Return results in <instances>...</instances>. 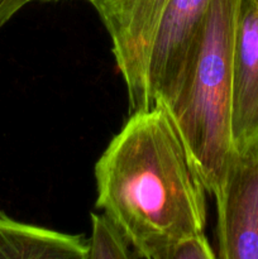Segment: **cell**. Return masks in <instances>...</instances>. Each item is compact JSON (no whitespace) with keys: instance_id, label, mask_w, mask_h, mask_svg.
<instances>
[{"instance_id":"obj_1","label":"cell","mask_w":258,"mask_h":259,"mask_svg":"<svg viewBox=\"0 0 258 259\" xmlns=\"http://www.w3.org/2000/svg\"><path fill=\"white\" fill-rule=\"evenodd\" d=\"M94 175L96 207L123 230L137 257L162 259L174 243L204 233L207 191L162 108L131 113Z\"/></svg>"},{"instance_id":"obj_2","label":"cell","mask_w":258,"mask_h":259,"mask_svg":"<svg viewBox=\"0 0 258 259\" xmlns=\"http://www.w3.org/2000/svg\"><path fill=\"white\" fill-rule=\"evenodd\" d=\"M239 0H214L204 34L168 114L207 194L234 156L230 132L233 46Z\"/></svg>"},{"instance_id":"obj_3","label":"cell","mask_w":258,"mask_h":259,"mask_svg":"<svg viewBox=\"0 0 258 259\" xmlns=\"http://www.w3.org/2000/svg\"><path fill=\"white\" fill-rule=\"evenodd\" d=\"M214 0H168L148 58L151 108L167 109L176 98L204 34Z\"/></svg>"},{"instance_id":"obj_4","label":"cell","mask_w":258,"mask_h":259,"mask_svg":"<svg viewBox=\"0 0 258 259\" xmlns=\"http://www.w3.org/2000/svg\"><path fill=\"white\" fill-rule=\"evenodd\" d=\"M111 39L115 65L123 77L129 111L151 108L148 58L152 40L168 0H88Z\"/></svg>"},{"instance_id":"obj_5","label":"cell","mask_w":258,"mask_h":259,"mask_svg":"<svg viewBox=\"0 0 258 259\" xmlns=\"http://www.w3.org/2000/svg\"><path fill=\"white\" fill-rule=\"evenodd\" d=\"M217 202V258L258 259V156L234 153Z\"/></svg>"},{"instance_id":"obj_6","label":"cell","mask_w":258,"mask_h":259,"mask_svg":"<svg viewBox=\"0 0 258 259\" xmlns=\"http://www.w3.org/2000/svg\"><path fill=\"white\" fill-rule=\"evenodd\" d=\"M230 132L235 153L258 156V0H239L238 7Z\"/></svg>"},{"instance_id":"obj_7","label":"cell","mask_w":258,"mask_h":259,"mask_svg":"<svg viewBox=\"0 0 258 259\" xmlns=\"http://www.w3.org/2000/svg\"><path fill=\"white\" fill-rule=\"evenodd\" d=\"M83 235L25 224L0 211V259H88Z\"/></svg>"},{"instance_id":"obj_8","label":"cell","mask_w":258,"mask_h":259,"mask_svg":"<svg viewBox=\"0 0 258 259\" xmlns=\"http://www.w3.org/2000/svg\"><path fill=\"white\" fill-rule=\"evenodd\" d=\"M91 237L88 240V259H131L137 257L131 242L110 217L91 212Z\"/></svg>"},{"instance_id":"obj_9","label":"cell","mask_w":258,"mask_h":259,"mask_svg":"<svg viewBox=\"0 0 258 259\" xmlns=\"http://www.w3.org/2000/svg\"><path fill=\"white\" fill-rule=\"evenodd\" d=\"M217 253L204 233L190 235L174 243L162 259H215Z\"/></svg>"},{"instance_id":"obj_10","label":"cell","mask_w":258,"mask_h":259,"mask_svg":"<svg viewBox=\"0 0 258 259\" xmlns=\"http://www.w3.org/2000/svg\"><path fill=\"white\" fill-rule=\"evenodd\" d=\"M28 3V0H0V28L4 27Z\"/></svg>"},{"instance_id":"obj_11","label":"cell","mask_w":258,"mask_h":259,"mask_svg":"<svg viewBox=\"0 0 258 259\" xmlns=\"http://www.w3.org/2000/svg\"><path fill=\"white\" fill-rule=\"evenodd\" d=\"M28 2H58V0H28Z\"/></svg>"}]
</instances>
